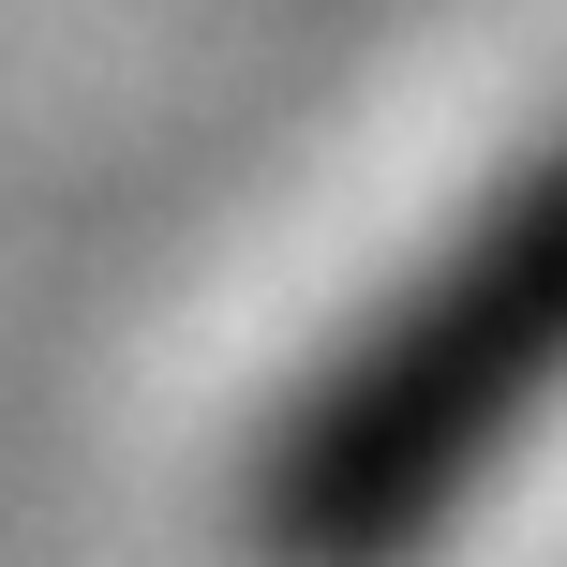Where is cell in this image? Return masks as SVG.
<instances>
[{"mask_svg":"<svg viewBox=\"0 0 567 567\" xmlns=\"http://www.w3.org/2000/svg\"><path fill=\"white\" fill-rule=\"evenodd\" d=\"M567 463V90L419 165L209 433L225 567H463Z\"/></svg>","mask_w":567,"mask_h":567,"instance_id":"1","label":"cell"}]
</instances>
